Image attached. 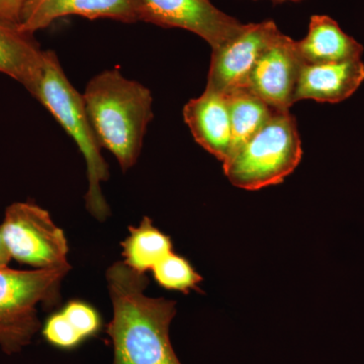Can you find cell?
<instances>
[{
    "instance_id": "cell-14",
    "label": "cell",
    "mask_w": 364,
    "mask_h": 364,
    "mask_svg": "<svg viewBox=\"0 0 364 364\" xmlns=\"http://www.w3.org/2000/svg\"><path fill=\"white\" fill-rule=\"evenodd\" d=\"M43 50L33 33L0 20V72L30 91L42 65Z\"/></svg>"
},
{
    "instance_id": "cell-10",
    "label": "cell",
    "mask_w": 364,
    "mask_h": 364,
    "mask_svg": "<svg viewBox=\"0 0 364 364\" xmlns=\"http://www.w3.org/2000/svg\"><path fill=\"white\" fill-rule=\"evenodd\" d=\"M68 16L111 18L127 23L142 21L139 0H28L21 14L20 28L33 35Z\"/></svg>"
},
{
    "instance_id": "cell-8",
    "label": "cell",
    "mask_w": 364,
    "mask_h": 364,
    "mask_svg": "<svg viewBox=\"0 0 364 364\" xmlns=\"http://www.w3.org/2000/svg\"><path fill=\"white\" fill-rule=\"evenodd\" d=\"M142 21L196 33L215 49L243 30L245 23L225 14L210 0H139Z\"/></svg>"
},
{
    "instance_id": "cell-2",
    "label": "cell",
    "mask_w": 364,
    "mask_h": 364,
    "mask_svg": "<svg viewBox=\"0 0 364 364\" xmlns=\"http://www.w3.org/2000/svg\"><path fill=\"white\" fill-rule=\"evenodd\" d=\"M83 100L100 147L116 157L123 171L131 169L154 117L150 90L112 69L91 79Z\"/></svg>"
},
{
    "instance_id": "cell-5",
    "label": "cell",
    "mask_w": 364,
    "mask_h": 364,
    "mask_svg": "<svg viewBox=\"0 0 364 364\" xmlns=\"http://www.w3.org/2000/svg\"><path fill=\"white\" fill-rule=\"evenodd\" d=\"M66 267L18 270L0 268V347L6 354L20 352L41 328L37 306L57 301Z\"/></svg>"
},
{
    "instance_id": "cell-1",
    "label": "cell",
    "mask_w": 364,
    "mask_h": 364,
    "mask_svg": "<svg viewBox=\"0 0 364 364\" xmlns=\"http://www.w3.org/2000/svg\"><path fill=\"white\" fill-rule=\"evenodd\" d=\"M112 305L107 333L114 347L112 364H181L170 341L176 301L145 294L149 279L123 261L105 274Z\"/></svg>"
},
{
    "instance_id": "cell-18",
    "label": "cell",
    "mask_w": 364,
    "mask_h": 364,
    "mask_svg": "<svg viewBox=\"0 0 364 364\" xmlns=\"http://www.w3.org/2000/svg\"><path fill=\"white\" fill-rule=\"evenodd\" d=\"M42 334L48 343L63 350L76 348L85 341L62 312L53 314L46 320Z\"/></svg>"
},
{
    "instance_id": "cell-12",
    "label": "cell",
    "mask_w": 364,
    "mask_h": 364,
    "mask_svg": "<svg viewBox=\"0 0 364 364\" xmlns=\"http://www.w3.org/2000/svg\"><path fill=\"white\" fill-rule=\"evenodd\" d=\"M364 82L363 60L331 64H305L301 69L296 102L312 100L337 104L347 100Z\"/></svg>"
},
{
    "instance_id": "cell-13",
    "label": "cell",
    "mask_w": 364,
    "mask_h": 364,
    "mask_svg": "<svg viewBox=\"0 0 364 364\" xmlns=\"http://www.w3.org/2000/svg\"><path fill=\"white\" fill-rule=\"evenodd\" d=\"M296 47L305 64H331L361 59L364 48L347 35L332 18L315 14L309 23L308 33L296 41Z\"/></svg>"
},
{
    "instance_id": "cell-21",
    "label": "cell",
    "mask_w": 364,
    "mask_h": 364,
    "mask_svg": "<svg viewBox=\"0 0 364 364\" xmlns=\"http://www.w3.org/2000/svg\"><path fill=\"white\" fill-rule=\"evenodd\" d=\"M11 260V255H9V251H7L4 237H2L1 230H0V268L9 267V263Z\"/></svg>"
},
{
    "instance_id": "cell-15",
    "label": "cell",
    "mask_w": 364,
    "mask_h": 364,
    "mask_svg": "<svg viewBox=\"0 0 364 364\" xmlns=\"http://www.w3.org/2000/svg\"><path fill=\"white\" fill-rule=\"evenodd\" d=\"M124 264L139 273L152 272L163 258L173 252L169 236L153 225L150 218H143L139 226L129 227V236L122 242Z\"/></svg>"
},
{
    "instance_id": "cell-11",
    "label": "cell",
    "mask_w": 364,
    "mask_h": 364,
    "mask_svg": "<svg viewBox=\"0 0 364 364\" xmlns=\"http://www.w3.org/2000/svg\"><path fill=\"white\" fill-rule=\"evenodd\" d=\"M183 117L196 142L220 161H226L232 147L226 95L205 87L202 95L184 105Z\"/></svg>"
},
{
    "instance_id": "cell-7",
    "label": "cell",
    "mask_w": 364,
    "mask_h": 364,
    "mask_svg": "<svg viewBox=\"0 0 364 364\" xmlns=\"http://www.w3.org/2000/svg\"><path fill=\"white\" fill-rule=\"evenodd\" d=\"M280 33L273 21L245 23L233 39L212 50L207 88L225 95L247 88L254 67Z\"/></svg>"
},
{
    "instance_id": "cell-23",
    "label": "cell",
    "mask_w": 364,
    "mask_h": 364,
    "mask_svg": "<svg viewBox=\"0 0 364 364\" xmlns=\"http://www.w3.org/2000/svg\"><path fill=\"white\" fill-rule=\"evenodd\" d=\"M273 4H280V0H270Z\"/></svg>"
},
{
    "instance_id": "cell-4",
    "label": "cell",
    "mask_w": 364,
    "mask_h": 364,
    "mask_svg": "<svg viewBox=\"0 0 364 364\" xmlns=\"http://www.w3.org/2000/svg\"><path fill=\"white\" fill-rule=\"evenodd\" d=\"M301 156L296 117L289 111H279L223 163V168L236 188L258 191L284 182L298 167Z\"/></svg>"
},
{
    "instance_id": "cell-20",
    "label": "cell",
    "mask_w": 364,
    "mask_h": 364,
    "mask_svg": "<svg viewBox=\"0 0 364 364\" xmlns=\"http://www.w3.org/2000/svg\"><path fill=\"white\" fill-rule=\"evenodd\" d=\"M28 0H0V20L20 26L21 14Z\"/></svg>"
},
{
    "instance_id": "cell-6",
    "label": "cell",
    "mask_w": 364,
    "mask_h": 364,
    "mask_svg": "<svg viewBox=\"0 0 364 364\" xmlns=\"http://www.w3.org/2000/svg\"><path fill=\"white\" fill-rule=\"evenodd\" d=\"M11 259L35 269L70 265L68 242L48 210L31 202L11 203L0 225Z\"/></svg>"
},
{
    "instance_id": "cell-9",
    "label": "cell",
    "mask_w": 364,
    "mask_h": 364,
    "mask_svg": "<svg viewBox=\"0 0 364 364\" xmlns=\"http://www.w3.org/2000/svg\"><path fill=\"white\" fill-rule=\"evenodd\" d=\"M304 65L296 41L280 33L254 67L247 88L275 111H289Z\"/></svg>"
},
{
    "instance_id": "cell-17",
    "label": "cell",
    "mask_w": 364,
    "mask_h": 364,
    "mask_svg": "<svg viewBox=\"0 0 364 364\" xmlns=\"http://www.w3.org/2000/svg\"><path fill=\"white\" fill-rule=\"evenodd\" d=\"M152 272L160 287L183 294L198 289V284L203 282L200 273L196 272L188 259L174 252L157 263Z\"/></svg>"
},
{
    "instance_id": "cell-22",
    "label": "cell",
    "mask_w": 364,
    "mask_h": 364,
    "mask_svg": "<svg viewBox=\"0 0 364 364\" xmlns=\"http://www.w3.org/2000/svg\"><path fill=\"white\" fill-rule=\"evenodd\" d=\"M287 1L296 2V1H301V0H280V4H282V2H287Z\"/></svg>"
},
{
    "instance_id": "cell-19",
    "label": "cell",
    "mask_w": 364,
    "mask_h": 364,
    "mask_svg": "<svg viewBox=\"0 0 364 364\" xmlns=\"http://www.w3.org/2000/svg\"><path fill=\"white\" fill-rule=\"evenodd\" d=\"M61 312L65 315L85 341L95 336L102 328L100 314L85 301H70Z\"/></svg>"
},
{
    "instance_id": "cell-16",
    "label": "cell",
    "mask_w": 364,
    "mask_h": 364,
    "mask_svg": "<svg viewBox=\"0 0 364 364\" xmlns=\"http://www.w3.org/2000/svg\"><path fill=\"white\" fill-rule=\"evenodd\" d=\"M226 97L229 105L232 132L230 158L240 149L249 139L252 138L258 131H260L269 122L273 114L279 111H275L264 100L251 92L248 88L233 91Z\"/></svg>"
},
{
    "instance_id": "cell-3",
    "label": "cell",
    "mask_w": 364,
    "mask_h": 364,
    "mask_svg": "<svg viewBox=\"0 0 364 364\" xmlns=\"http://www.w3.org/2000/svg\"><path fill=\"white\" fill-rule=\"evenodd\" d=\"M28 92L51 112L82 153L87 168L86 208L95 219L105 221L111 212L100 186L109 179V165L91 127L83 95L71 85L54 52L43 53L39 75Z\"/></svg>"
}]
</instances>
